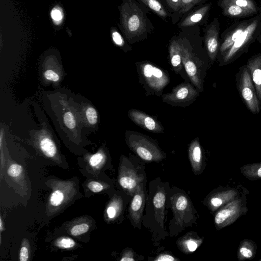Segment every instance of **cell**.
I'll return each mask as SVG.
<instances>
[{"mask_svg":"<svg viewBox=\"0 0 261 261\" xmlns=\"http://www.w3.org/2000/svg\"><path fill=\"white\" fill-rule=\"evenodd\" d=\"M104 159V155L97 152L93 154L89 160V164L92 167H95L99 165Z\"/></svg>","mask_w":261,"mask_h":261,"instance_id":"obj_31","label":"cell"},{"mask_svg":"<svg viewBox=\"0 0 261 261\" xmlns=\"http://www.w3.org/2000/svg\"><path fill=\"white\" fill-rule=\"evenodd\" d=\"M128 118L136 125L154 133H162L164 128L154 117L142 111L132 109L128 112Z\"/></svg>","mask_w":261,"mask_h":261,"instance_id":"obj_7","label":"cell"},{"mask_svg":"<svg viewBox=\"0 0 261 261\" xmlns=\"http://www.w3.org/2000/svg\"><path fill=\"white\" fill-rule=\"evenodd\" d=\"M134 253L133 251L130 250H126L123 253L120 259L121 261H134L135 259L134 258Z\"/></svg>","mask_w":261,"mask_h":261,"instance_id":"obj_38","label":"cell"},{"mask_svg":"<svg viewBox=\"0 0 261 261\" xmlns=\"http://www.w3.org/2000/svg\"><path fill=\"white\" fill-rule=\"evenodd\" d=\"M137 69L140 83L144 89L152 94L161 95L164 89L170 83L168 72L150 62L138 63Z\"/></svg>","mask_w":261,"mask_h":261,"instance_id":"obj_2","label":"cell"},{"mask_svg":"<svg viewBox=\"0 0 261 261\" xmlns=\"http://www.w3.org/2000/svg\"><path fill=\"white\" fill-rule=\"evenodd\" d=\"M121 21L128 39L138 36L146 30L145 20L142 11L134 2L127 0L121 9Z\"/></svg>","mask_w":261,"mask_h":261,"instance_id":"obj_3","label":"cell"},{"mask_svg":"<svg viewBox=\"0 0 261 261\" xmlns=\"http://www.w3.org/2000/svg\"><path fill=\"white\" fill-rule=\"evenodd\" d=\"M125 142L127 146L144 161L159 162L165 157L157 142L147 135L126 130Z\"/></svg>","mask_w":261,"mask_h":261,"instance_id":"obj_1","label":"cell"},{"mask_svg":"<svg viewBox=\"0 0 261 261\" xmlns=\"http://www.w3.org/2000/svg\"><path fill=\"white\" fill-rule=\"evenodd\" d=\"M202 154L199 139L196 138L191 142L189 147L190 161L194 172L200 171L202 165Z\"/></svg>","mask_w":261,"mask_h":261,"instance_id":"obj_13","label":"cell"},{"mask_svg":"<svg viewBox=\"0 0 261 261\" xmlns=\"http://www.w3.org/2000/svg\"><path fill=\"white\" fill-rule=\"evenodd\" d=\"M86 115L88 122L91 124H95L97 121V114L93 108L89 107L86 111Z\"/></svg>","mask_w":261,"mask_h":261,"instance_id":"obj_29","label":"cell"},{"mask_svg":"<svg viewBox=\"0 0 261 261\" xmlns=\"http://www.w3.org/2000/svg\"><path fill=\"white\" fill-rule=\"evenodd\" d=\"M44 75L46 79L51 81L57 82L59 80V75L52 70L45 71Z\"/></svg>","mask_w":261,"mask_h":261,"instance_id":"obj_35","label":"cell"},{"mask_svg":"<svg viewBox=\"0 0 261 261\" xmlns=\"http://www.w3.org/2000/svg\"><path fill=\"white\" fill-rule=\"evenodd\" d=\"M0 221H1V224H0L1 227H0V228H1V231H2V229H3V223H2V220L1 218V220Z\"/></svg>","mask_w":261,"mask_h":261,"instance_id":"obj_42","label":"cell"},{"mask_svg":"<svg viewBox=\"0 0 261 261\" xmlns=\"http://www.w3.org/2000/svg\"><path fill=\"white\" fill-rule=\"evenodd\" d=\"M40 147L43 153L47 157L54 156L57 147L54 142L48 138H43L40 142Z\"/></svg>","mask_w":261,"mask_h":261,"instance_id":"obj_20","label":"cell"},{"mask_svg":"<svg viewBox=\"0 0 261 261\" xmlns=\"http://www.w3.org/2000/svg\"><path fill=\"white\" fill-rule=\"evenodd\" d=\"M141 1L158 15L162 17H166L167 15L166 11L157 0Z\"/></svg>","mask_w":261,"mask_h":261,"instance_id":"obj_22","label":"cell"},{"mask_svg":"<svg viewBox=\"0 0 261 261\" xmlns=\"http://www.w3.org/2000/svg\"><path fill=\"white\" fill-rule=\"evenodd\" d=\"M257 176L261 177V167L259 168L257 171Z\"/></svg>","mask_w":261,"mask_h":261,"instance_id":"obj_41","label":"cell"},{"mask_svg":"<svg viewBox=\"0 0 261 261\" xmlns=\"http://www.w3.org/2000/svg\"><path fill=\"white\" fill-rule=\"evenodd\" d=\"M145 198L143 185H141L133 195L129 211V215L135 224H138L141 219L145 206Z\"/></svg>","mask_w":261,"mask_h":261,"instance_id":"obj_10","label":"cell"},{"mask_svg":"<svg viewBox=\"0 0 261 261\" xmlns=\"http://www.w3.org/2000/svg\"><path fill=\"white\" fill-rule=\"evenodd\" d=\"M202 0H181L180 12L184 13L189 11L192 7L195 6Z\"/></svg>","mask_w":261,"mask_h":261,"instance_id":"obj_28","label":"cell"},{"mask_svg":"<svg viewBox=\"0 0 261 261\" xmlns=\"http://www.w3.org/2000/svg\"><path fill=\"white\" fill-rule=\"evenodd\" d=\"M219 28L213 24L207 29L205 36V45L210 60L213 62L216 59L219 49Z\"/></svg>","mask_w":261,"mask_h":261,"instance_id":"obj_12","label":"cell"},{"mask_svg":"<svg viewBox=\"0 0 261 261\" xmlns=\"http://www.w3.org/2000/svg\"><path fill=\"white\" fill-rule=\"evenodd\" d=\"M126 163L121 168L119 183L125 191L134 195L138 188L142 184L144 177L137 171L126 158Z\"/></svg>","mask_w":261,"mask_h":261,"instance_id":"obj_6","label":"cell"},{"mask_svg":"<svg viewBox=\"0 0 261 261\" xmlns=\"http://www.w3.org/2000/svg\"><path fill=\"white\" fill-rule=\"evenodd\" d=\"M29 258L28 249L25 246H22L20 250L19 260L20 261H27Z\"/></svg>","mask_w":261,"mask_h":261,"instance_id":"obj_39","label":"cell"},{"mask_svg":"<svg viewBox=\"0 0 261 261\" xmlns=\"http://www.w3.org/2000/svg\"><path fill=\"white\" fill-rule=\"evenodd\" d=\"M247 25L245 23H241L227 35L220 48V51L222 54H224L232 46L245 30Z\"/></svg>","mask_w":261,"mask_h":261,"instance_id":"obj_17","label":"cell"},{"mask_svg":"<svg viewBox=\"0 0 261 261\" xmlns=\"http://www.w3.org/2000/svg\"><path fill=\"white\" fill-rule=\"evenodd\" d=\"M51 18L55 21H60L62 18V12L57 9H54L51 11Z\"/></svg>","mask_w":261,"mask_h":261,"instance_id":"obj_40","label":"cell"},{"mask_svg":"<svg viewBox=\"0 0 261 261\" xmlns=\"http://www.w3.org/2000/svg\"><path fill=\"white\" fill-rule=\"evenodd\" d=\"M122 208V203L119 200L113 201L107 208V214L110 219H113L119 213Z\"/></svg>","mask_w":261,"mask_h":261,"instance_id":"obj_23","label":"cell"},{"mask_svg":"<svg viewBox=\"0 0 261 261\" xmlns=\"http://www.w3.org/2000/svg\"><path fill=\"white\" fill-rule=\"evenodd\" d=\"M239 88L241 97L249 110L253 114L259 113L260 102L246 66L241 73Z\"/></svg>","mask_w":261,"mask_h":261,"instance_id":"obj_5","label":"cell"},{"mask_svg":"<svg viewBox=\"0 0 261 261\" xmlns=\"http://www.w3.org/2000/svg\"><path fill=\"white\" fill-rule=\"evenodd\" d=\"M75 245L74 241L70 238H62L56 242V245L61 248L68 249L73 247Z\"/></svg>","mask_w":261,"mask_h":261,"instance_id":"obj_26","label":"cell"},{"mask_svg":"<svg viewBox=\"0 0 261 261\" xmlns=\"http://www.w3.org/2000/svg\"><path fill=\"white\" fill-rule=\"evenodd\" d=\"M181 0H166L168 6L174 11L180 9Z\"/></svg>","mask_w":261,"mask_h":261,"instance_id":"obj_37","label":"cell"},{"mask_svg":"<svg viewBox=\"0 0 261 261\" xmlns=\"http://www.w3.org/2000/svg\"><path fill=\"white\" fill-rule=\"evenodd\" d=\"M199 92L192 84L185 82L174 87L170 93L162 95V99L172 106L186 107L195 100Z\"/></svg>","mask_w":261,"mask_h":261,"instance_id":"obj_4","label":"cell"},{"mask_svg":"<svg viewBox=\"0 0 261 261\" xmlns=\"http://www.w3.org/2000/svg\"><path fill=\"white\" fill-rule=\"evenodd\" d=\"M240 253L245 258H249L252 257L253 252L251 248L243 246L240 248Z\"/></svg>","mask_w":261,"mask_h":261,"instance_id":"obj_36","label":"cell"},{"mask_svg":"<svg viewBox=\"0 0 261 261\" xmlns=\"http://www.w3.org/2000/svg\"><path fill=\"white\" fill-rule=\"evenodd\" d=\"M246 67L250 75L258 99L261 103V55H256L249 60Z\"/></svg>","mask_w":261,"mask_h":261,"instance_id":"obj_11","label":"cell"},{"mask_svg":"<svg viewBox=\"0 0 261 261\" xmlns=\"http://www.w3.org/2000/svg\"><path fill=\"white\" fill-rule=\"evenodd\" d=\"M172 208L176 223L182 225L189 221L190 212H191V203L189 198L184 194L175 196L171 200Z\"/></svg>","mask_w":261,"mask_h":261,"instance_id":"obj_9","label":"cell"},{"mask_svg":"<svg viewBox=\"0 0 261 261\" xmlns=\"http://www.w3.org/2000/svg\"><path fill=\"white\" fill-rule=\"evenodd\" d=\"M64 198L63 193L59 190H56L51 194L50 202L52 205L58 206L62 203Z\"/></svg>","mask_w":261,"mask_h":261,"instance_id":"obj_24","label":"cell"},{"mask_svg":"<svg viewBox=\"0 0 261 261\" xmlns=\"http://www.w3.org/2000/svg\"><path fill=\"white\" fill-rule=\"evenodd\" d=\"M112 37L114 42L119 46H122L124 44V40L121 35L117 31H114L112 34Z\"/></svg>","mask_w":261,"mask_h":261,"instance_id":"obj_34","label":"cell"},{"mask_svg":"<svg viewBox=\"0 0 261 261\" xmlns=\"http://www.w3.org/2000/svg\"><path fill=\"white\" fill-rule=\"evenodd\" d=\"M88 187L91 191L94 193L99 192L103 189V186L101 184L95 181L90 182Z\"/></svg>","mask_w":261,"mask_h":261,"instance_id":"obj_32","label":"cell"},{"mask_svg":"<svg viewBox=\"0 0 261 261\" xmlns=\"http://www.w3.org/2000/svg\"><path fill=\"white\" fill-rule=\"evenodd\" d=\"M22 171V168L20 165L13 164L9 167L8 173L11 177H16L19 176Z\"/></svg>","mask_w":261,"mask_h":261,"instance_id":"obj_30","label":"cell"},{"mask_svg":"<svg viewBox=\"0 0 261 261\" xmlns=\"http://www.w3.org/2000/svg\"><path fill=\"white\" fill-rule=\"evenodd\" d=\"M221 7L224 15L231 17H246L251 12L225 0H222Z\"/></svg>","mask_w":261,"mask_h":261,"instance_id":"obj_18","label":"cell"},{"mask_svg":"<svg viewBox=\"0 0 261 261\" xmlns=\"http://www.w3.org/2000/svg\"><path fill=\"white\" fill-rule=\"evenodd\" d=\"M178 260L174 256L167 253H162L156 256L154 260L155 261H175Z\"/></svg>","mask_w":261,"mask_h":261,"instance_id":"obj_33","label":"cell"},{"mask_svg":"<svg viewBox=\"0 0 261 261\" xmlns=\"http://www.w3.org/2000/svg\"><path fill=\"white\" fill-rule=\"evenodd\" d=\"M257 25V20H254L247 25L245 30L232 46L223 54L224 63L230 61L251 40Z\"/></svg>","mask_w":261,"mask_h":261,"instance_id":"obj_8","label":"cell"},{"mask_svg":"<svg viewBox=\"0 0 261 261\" xmlns=\"http://www.w3.org/2000/svg\"><path fill=\"white\" fill-rule=\"evenodd\" d=\"M251 12L252 14L257 12V8L253 0H225Z\"/></svg>","mask_w":261,"mask_h":261,"instance_id":"obj_21","label":"cell"},{"mask_svg":"<svg viewBox=\"0 0 261 261\" xmlns=\"http://www.w3.org/2000/svg\"><path fill=\"white\" fill-rule=\"evenodd\" d=\"M89 226L87 224L82 223L74 226L71 229V234L73 236H77L88 231Z\"/></svg>","mask_w":261,"mask_h":261,"instance_id":"obj_25","label":"cell"},{"mask_svg":"<svg viewBox=\"0 0 261 261\" xmlns=\"http://www.w3.org/2000/svg\"><path fill=\"white\" fill-rule=\"evenodd\" d=\"M210 8V5H206L188 15L181 22V26H192L199 22L205 16Z\"/></svg>","mask_w":261,"mask_h":261,"instance_id":"obj_19","label":"cell"},{"mask_svg":"<svg viewBox=\"0 0 261 261\" xmlns=\"http://www.w3.org/2000/svg\"><path fill=\"white\" fill-rule=\"evenodd\" d=\"M229 205L225 207L220 210L216 214L214 221L217 226H225L228 221H230L233 217H236L238 213V205L235 204Z\"/></svg>","mask_w":261,"mask_h":261,"instance_id":"obj_15","label":"cell"},{"mask_svg":"<svg viewBox=\"0 0 261 261\" xmlns=\"http://www.w3.org/2000/svg\"><path fill=\"white\" fill-rule=\"evenodd\" d=\"M170 64L173 70L176 73L181 75L184 67L181 59V48L180 43L176 40L171 42L169 47Z\"/></svg>","mask_w":261,"mask_h":261,"instance_id":"obj_14","label":"cell"},{"mask_svg":"<svg viewBox=\"0 0 261 261\" xmlns=\"http://www.w3.org/2000/svg\"><path fill=\"white\" fill-rule=\"evenodd\" d=\"M202 241L192 233H188L180 239L178 246L185 253L194 252L200 245Z\"/></svg>","mask_w":261,"mask_h":261,"instance_id":"obj_16","label":"cell"},{"mask_svg":"<svg viewBox=\"0 0 261 261\" xmlns=\"http://www.w3.org/2000/svg\"><path fill=\"white\" fill-rule=\"evenodd\" d=\"M63 120L66 126L70 128H74L75 126V120L74 115L70 112L65 113L63 116Z\"/></svg>","mask_w":261,"mask_h":261,"instance_id":"obj_27","label":"cell"}]
</instances>
